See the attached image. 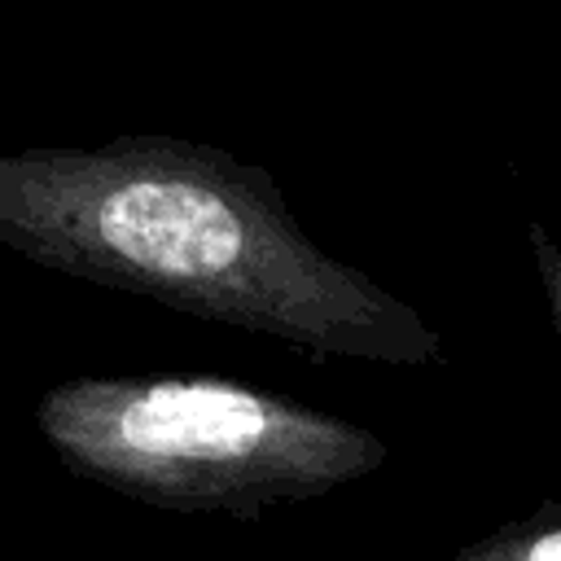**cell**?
<instances>
[{"label":"cell","instance_id":"cell-3","mask_svg":"<svg viewBox=\"0 0 561 561\" xmlns=\"http://www.w3.org/2000/svg\"><path fill=\"white\" fill-rule=\"evenodd\" d=\"M447 561H561V500H543Z\"/></svg>","mask_w":561,"mask_h":561},{"label":"cell","instance_id":"cell-2","mask_svg":"<svg viewBox=\"0 0 561 561\" xmlns=\"http://www.w3.org/2000/svg\"><path fill=\"white\" fill-rule=\"evenodd\" d=\"M53 456L171 513L263 517L386 465V443L316 403L215 373H79L35 399Z\"/></svg>","mask_w":561,"mask_h":561},{"label":"cell","instance_id":"cell-1","mask_svg":"<svg viewBox=\"0 0 561 561\" xmlns=\"http://www.w3.org/2000/svg\"><path fill=\"white\" fill-rule=\"evenodd\" d=\"M0 245L311 355L386 368L443 359L412 302L324 254L280 184L219 145L118 136L0 153Z\"/></svg>","mask_w":561,"mask_h":561},{"label":"cell","instance_id":"cell-4","mask_svg":"<svg viewBox=\"0 0 561 561\" xmlns=\"http://www.w3.org/2000/svg\"><path fill=\"white\" fill-rule=\"evenodd\" d=\"M526 241H530L535 276H539V289H543V311H548V324H552V337H557V351H561V237L548 232L543 224H530Z\"/></svg>","mask_w":561,"mask_h":561}]
</instances>
